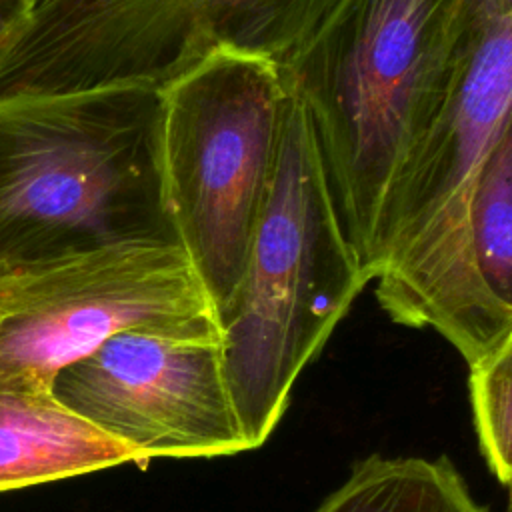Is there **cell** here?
<instances>
[{
    "instance_id": "cell-1",
    "label": "cell",
    "mask_w": 512,
    "mask_h": 512,
    "mask_svg": "<svg viewBox=\"0 0 512 512\" xmlns=\"http://www.w3.org/2000/svg\"><path fill=\"white\" fill-rule=\"evenodd\" d=\"M478 0H336L280 64L304 102L328 186L370 282L398 174L444 106Z\"/></svg>"
},
{
    "instance_id": "cell-2",
    "label": "cell",
    "mask_w": 512,
    "mask_h": 512,
    "mask_svg": "<svg viewBox=\"0 0 512 512\" xmlns=\"http://www.w3.org/2000/svg\"><path fill=\"white\" fill-rule=\"evenodd\" d=\"M510 118L512 0H478L452 90L394 182L374 280L394 322L436 330L468 368L512 332V316L478 270L472 236L476 190Z\"/></svg>"
},
{
    "instance_id": "cell-3",
    "label": "cell",
    "mask_w": 512,
    "mask_h": 512,
    "mask_svg": "<svg viewBox=\"0 0 512 512\" xmlns=\"http://www.w3.org/2000/svg\"><path fill=\"white\" fill-rule=\"evenodd\" d=\"M368 284L344 234L308 112L288 80L274 172L246 270L218 316L222 368L250 450L268 440L302 368Z\"/></svg>"
},
{
    "instance_id": "cell-4",
    "label": "cell",
    "mask_w": 512,
    "mask_h": 512,
    "mask_svg": "<svg viewBox=\"0 0 512 512\" xmlns=\"http://www.w3.org/2000/svg\"><path fill=\"white\" fill-rule=\"evenodd\" d=\"M158 90L0 100V260L172 240L158 182Z\"/></svg>"
},
{
    "instance_id": "cell-5",
    "label": "cell",
    "mask_w": 512,
    "mask_h": 512,
    "mask_svg": "<svg viewBox=\"0 0 512 512\" xmlns=\"http://www.w3.org/2000/svg\"><path fill=\"white\" fill-rule=\"evenodd\" d=\"M286 96L278 62L226 48L210 50L158 90L162 212L216 316L232 302L246 270Z\"/></svg>"
},
{
    "instance_id": "cell-6",
    "label": "cell",
    "mask_w": 512,
    "mask_h": 512,
    "mask_svg": "<svg viewBox=\"0 0 512 512\" xmlns=\"http://www.w3.org/2000/svg\"><path fill=\"white\" fill-rule=\"evenodd\" d=\"M134 330L220 344L214 304L174 240L0 260V380L52 390L62 368Z\"/></svg>"
},
{
    "instance_id": "cell-7",
    "label": "cell",
    "mask_w": 512,
    "mask_h": 512,
    "mask_svg": "<svg viewBox=\"0 0 512 512\" xmlns=\"http://www.w3.org/2000/svg\"><path fill=\"white\" fill-rule=\"evenodd\" d=\"M52 394L144 462L250 450L218 342L122 332L62 368Z\"/></svg>"
},
{
    "instance_id": "cell-8",
    "label": "cell",
    "mask_w": 512,
    "mask_h": 512,
    "mask_svg": "<svg viewBox=\"0 0 512 512\" xmlns=\"http://www.w3.org/2000/svg\"><path fill=\"white\" fill-rule=\"evenodd\" d=\"M146 462L48 388L0 380V492Z\"/></svg>"
},
{
    "instance_id": "cell-9",
    "label": "cell",
    "mask_w": 512,
    "mask_h": 512,
    "mask_svg": "<svg viewBox=\"0 0 512 512\" xmlns=\"http://www.w3.org/2000/svg\"><path fill=\"white\" fill-rule=\"evenodd\" d=\"M316 512H488L448 458L358 462L350 478Z\"/></svg>"
},
{
    "instance_id": "cell-10",
    "label": "cell",
    "mask_w": 512,
    "mask_h": 512,
    "mask_svg": "<svg viewBox=\"0 0 512 512\" xmlns=\"http://www.w3.org/2000/svg\"><path fill=\"white\" fill-rule=\"evenodd\" d=\"M336 0H196L198 58L214 48L284 64Z\"/></svg>"
},
{
    "instance_id": "cell-11",
    "label": "cell",
    "mask_w": 512,
    "mask_h": 512,
    "mask_svg": "<svg viewBox=\"0 0 512 512\" xmlns=\"http://www.w3.org/2000/svg\"><path fill=\"white\" fill-rule=\"evenodd\" d=\"M472 236L484 284L512 316V118L482 172L472 208Z\"/></svg>"
},
{
    "instance_id": "cell-12",
    "label": "cell",
    "mask_w": 512,
    "mask_h": 512,
    "mask_svg": "<svg viewBox=\"0 0 512 512\" xmlns=\"http://www.w3.org/2000/svg\"><path fill=\"white\" fill-rule=\"evenodd\" d=\"M468 386L482 454L494 476L512 486V332L470 368Z\"/></svg>"
},
{
    "instance_id": "cell-13",
    "label": "cell",
    "mask_w": 512,
    "mask_h": 512,
    "mask_svg": "<svg viewBox=\"0 0 512 512\" xmlns=\"http://www.w3.org/2000/svg\"><path fill=\"white\" fill-rule=\"evenodd\" d=\"M30 14V0H0V52L18 34Z\"/></svg>"
},
{
    "instance_id": "cell-14",
    "label": "cell",
    "mask_w": 512,
    "mask_h": 512,
    "mask_svg": "<svg viewBox=\"0 0 512 512\" xmlns=\"http://www.w3.org/2000/svg\"><path fill=\"white\" fill-rule=\"evenodd\" d=\"M56 2H60V0H30V14L42 10V8L50 6V4H56ZM30 14H28V16H30Z\"/></svg>"
},
{
    "instance_id": "cell-15",
    "label": "cell",
    "mask_w": 512,
    "mask_h": 512,
    "mask_svg": "<svg viewBox=\"0 0 512 512\" xmlns=\"http://www.w3.org/2000/svg\"><path fill=\"white\" fill-rule=\"evenodd\" d=\"M508 492H510V510H512V486H508Z\"/></svg>"
}]
</instances>
